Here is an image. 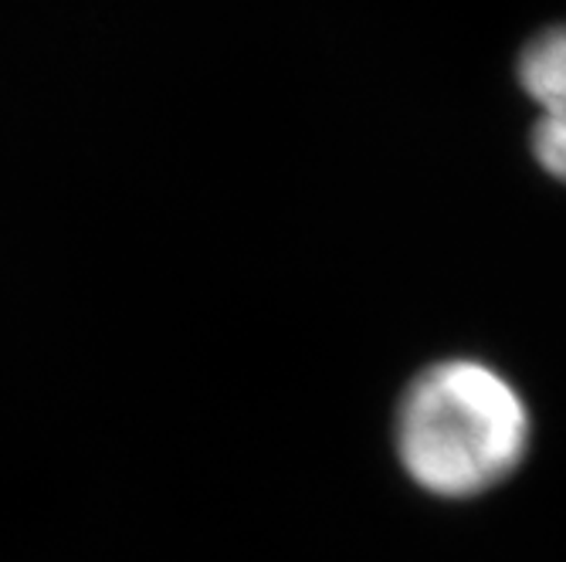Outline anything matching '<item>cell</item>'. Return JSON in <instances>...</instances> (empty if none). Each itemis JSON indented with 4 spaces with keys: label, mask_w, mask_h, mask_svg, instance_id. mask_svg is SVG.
<instances>
[{
    "label": "cell",
    "mask_w": 566,
    "mask_h": 562,
    "mask_svg": "<svg viewBox=\"0 0 566 562\" xmlns=\"http://www.w3.org/2000/svg\"><path fill=\"white\" fill-rule=\"evenodd\" d=\"M533 417L523 393L495 367L441 360L400 393L394 450L403 475L434 498L465 501L520 471Z\"/></svg>",
    "instance_id": "6da1fadb"
},
{
    "label": "cell",
    "mask_w": 566,
    "mask_h": 562,
    "mask_svg": "<svg viewBox=\"0 0 566 562\" xmlns=\"http://www.w3.org/2000/svg\"><path fill=\"white\" fill-rule=\"evenodd\" d=\"M520 82L543 109L533 129L536 160L549 177L566 183V28H549L526 44Z\"/></svg>",
    "instance_id": "7a4b0ae2"
}]
</instances>
